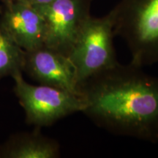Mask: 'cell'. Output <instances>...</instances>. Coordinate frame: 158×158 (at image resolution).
<instances>
[{"mask_svg":"<svg viewBox=\"0 0 158 158\" xmlns=\"http://www.w3.org/2000/svg\"><path fill=\"white\" fill-rule=\"evenodd\" d=\"M85 114L116 135L158 143V77L120 63L81 86Z\"/></svg>","mask_w":158,"mask_h":158,"instance_id":"obj_1","label":"cell"},{"mask_svg":"<svg viewBox=\"0 0 158 158\" xmlns=\"http://www.w3.org/2000/svg\"><path fill=\"white\" fill-rule=\"evenodd\" d=\"M115 36L123 40L132 64L158 63V0H119L110 10Z\"/></svg>","mask_w":158,"mask_h":158,"instance_id":"obj_2","label":"cell"},{"mask_svg":"<svg viewBox=\"0 0 158 158\" xmlns=\"http://www.w3.org/2000/svg\"><path fill=\"white\" fill-rule=\"evenodd\" d=\"M114 17L109 11L102 17L89 18L68 56L80 85L118 62L114 48ZM81 90V89H80Z\"/></svg>","mask_w":158,"mask_h":158,"instance_id":"obj_3","label":"cell"},{"mask_svg":"<svg viewBox=\"0 0 158 158\" xmlns=\"http://www.w3.org/2000/svg\"><path fill=\"white\" fill-rule=\"evenodd\" d=\"M12 76L15 92L29 123L37 127L49 126L84 109L81 96L48 85H31L23 79L21 70L15 71Z\"/></svg>","mask_w":158,"mask_h":158,"instance_id":"obj_4","label":"cell"},{"mask_svg":"<svg viewBox=\"0 0 158 158\" xmlns=\"http://www.w3.org/2000/svg\"><path fill=\"white\" fill-rule=\"evenodd\" d=\"M92 1L54 0L46 5H34L45 21L44 46L68 56L91 16Z\"/></svg>","mask_w":158,"mask_h":158,"instance_id":"obj_5","label":"cell"},{"mask_svg":"<svg viewBox=\"0 0 158 158\" xmlns=\"http://www.w3.org/2000/svg\"><path fill=\"white\" fill-rule=\"evenodd\" d=\"M24 68L41 84L81 96L76 70L68 56L45 46L26 52Z\"/></svg>","mask_w":158,"mask_h":158,"instance_id":"obj_6","label":"cell"},{"mask_svg":"<svg viewBox=\"0 0 158 158\" xmlns=\"http://www.w3.org/2000/svg\"><path fill=\"white\" fill-rule=\"evenodd\" d=\"M1 27L25 52L44 46L45 21L34 5L22 0L7 3Z\"/></svg>","mask_w":158,"mask_h":158,"instance_id":"obj_7","label":"cell"},{"mask_svg":"<svg viewBox=\"0 0 158 158\" xmlns=\"http://www.w3.org/2000/svg\"><path fill=\"white\" fill-rule=\"evenodd\" d=\"M59 156L56 142L37 133L26 136L8 153L11 158H56Z\"/></svg>","mask_w":158,"mask_h":158,"instance_id":"obj_8","label":"cell"},{"mask_svg":"<svg viewBox=\"0 0 158 158\" xmlns=\"http://www.w3.org/2000/svg\"><path fill=\"white\" fill-rule=\"evenodd\" d=\"M26 52L0 27V77L24 68Z\"/></svg>","mask_w":158,"mask_h":158,"instance_id":"obj_9","label":"cell"},{"mask_svg":"<svg viewBox=\"0 0 158 158\" xmlns=\"http://www.w3.org/2000/svg\"><path fill=\"white\" fill-rule=\"evenodd\" d=\"M22 1L32 5H42L52 2L54 0H22Z\"/></svg>","mask_w":158,"mask_h":158,"instance_id":"obj_10","label":"cell"},{"mask_svg":"<svg viewBox=\"0 0 158 158\" xmlns=\"http://www.w3.org/2000/svg\"><path fill=\"white\" fill-rule=\"evenodd\" d=\"M4 1H5V2H6V4H7V3L10 2H12V1H14V0H4Z\"/></svg>","mask_w":158,"mask_h":158,"instance_id":"obj_11","label":"cell"}]
</instances>
